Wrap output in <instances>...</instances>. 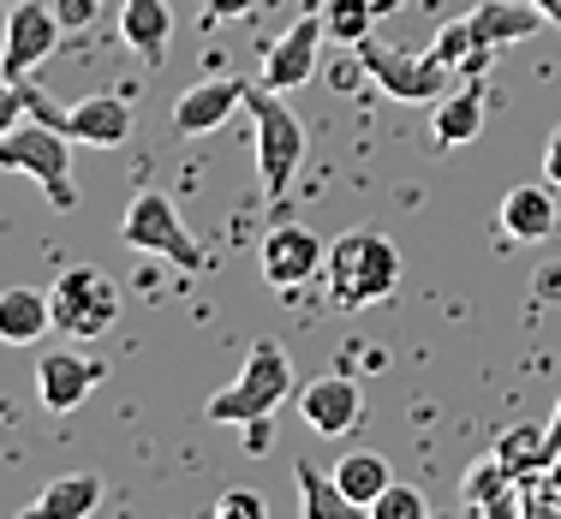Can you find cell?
I'll use <instances>...</instances> for the list:
<instances>
[{"mask_svg":"<svg viewBox=\"0 0 561 519\" xmlns=\"http://www.w3.org/2000/svg\"><path fill=\"white\" fill-rule=\"evenodd\" d=\"M299 418L317 436H353L358 418H365V394H358L353 377H311L299 389Z\"/></svg>","mask_w":561,"mask_h":519,"instance_id":"12","label":"cell"},{"mask_svg":"<svg viewBox=\"0 0 561 519\" xmlns=\"http://www.w3.org/2000/svg\"><path fill=\"white\" fill-rule=\"evenodd\" d=\"M329 472H335V484L346 489V501H353L358 514H370V501H377L382 489L394 484V465L382 460V454H370V448H358V454L335 460V465H329Z\"/></svg>","mask_w":561,"mask_h":519,"instance_id":"23","label":"cell"},{"mask_svg":"<svg viewBox=\"0 0 561 519\" xmlns=\"http://www.w3.org/2000/svg\"><path fill=\"white\" fill-rule=\"evenodd\" d=\"M233 108H245V78H204V84L180 90V102H173V131H180V138H204V131L227 126Z\"/></svg>","mask_w":561,"mask_h":519,"instance_id":"14","label":"cell"},{"mask_svg":"<svg viewBox=\"0 0 561 519\" xmlns=\"http://www.w3.org/2000/svg\"><path fill=\"white\" fill-rule=\"evenodd\" d=\"M24 114H31V119H48L55 131H66L72 143H90V150H119V143L138 131L131 102L114 96V90H102V96H84V102H72V108H60V102L43 96V84H31V78H24Z\"/></svg>","mask_w":561,"mask_h":519,"instance_id":"6","label":"cell"},{"mask_svg":"<svg viewBox=\"0 0 561 519\" xmlns=\"http://www.w3.org/2000/svg\"><path fill=\"white\" fill-rule=\"evenodd\" d=\"M370 519H431V501H424V489H412V484H389L377 501H370Z\"/></svg>","mask_w":561,"mask_h":519,"instance_id":"26","label":"cell"},{"mask_svg":"<svg viewBox=\"0 0 561 519\" xmlns=\"http://www.w3.org/2000/svg\"><path fill=\"white\" fill-rule=\"evenodd\" d=\"M48 328H55L48 292H36V287H7L0 292V341L7 346H36Z\"/></svg>","mask_w":561,"mask_h":519,"instance_id":"20","label":"cell"},{"mask_svg":"<svg viewBox=\"0 0 561 519\" xmlns=\"http://www.w3.org/2000/svg\"><path fill=\"white\" fill-rule=\"evenodd\" d=\"M496 454H502V465L514 477H543V472H556V460H561V448L550 442V424H514V430L496 442Z\"/></svg>","mask_w":561,"mask_h":519,"instance_id":"22","label":"cell"},{"mask_svg":"<svg viewBox=\"0 0 561 519\" xmlns=\"http://www.w3.org/2000/svg\"><path fill=\"white\" fill-rule=\"evenodd\" d=\"M550 442L561 448V401H556V412H550Z\"/></svg>","mask_w":561,"mask_h":519,"instance_id":"33","label":"cell"},{"mask_svg":"<svg viewBox=\"0 0 561 519\" xmlns=\"http://www.w3.org/2000/svg\"><path fill=\"white\" fill-rule=\"evenodd\" d=\"M543 180L561 185V126L550 131V143H543Z\"/></svg>","mask_w":561,"mask_h":519,"instance_id":"31","label":"cell"},{"mask_svg":"<svg viewBox=\"0 0 561 519\" xmlns=\"http://www.w3.org/2000/svg\"><path fill=\"white\" fill-rule=\"evenodd\" d=\"M293 477H299V514L305 519H358V508L346 501V489L335 484V472L299 460V465H293Z\"/></svg>","mask_w":561,"mask_h":519,"instance_id":"24","label":"cell"},{"mask_svg":"<svg viewBox=\"0 0 561 519\" xmlns=\"http://www.w3.org/2000/svg\"><path fill=\"white\" fill-rule=\"evenodd\" d=\"M323 257H329L323 239L311 228H299V221H275L257 245V269L275 292H299L305 281H317V275H323Z\"/></svg>","mask_w":561,"mask_h":519,"instance_id":"9","label":"cell"},{"mask_svg":"<svg viewBox=\"0 0 561 519\" xmlns=\"http://www.w3.org/2000/svg\"><path fill=\"white\" fill-rule=\"evenodd\" d=\"M119 43L144 66H162L173 43V12L168 0H119Z\"/></svg>","mask_w":561,"mask_h":519,"instance_id":"17","label":"cell"},{"mask_svg":"<svg viewBox=\"0 0 561 519\" xmlns=\"http://www.w3.org/2000/svg\"><path fill=\"white\" fill-rule=\"evenodd\" d=\"M263 514H270V501L257 489H227V496H216V519H263Z\"/></svg>","mask_w":561,"mask_h":519,"instance_id":"27","label":"cell"},{"mask_svg":"<svg viewBox=\"0 0 561 519\" xmlns=\"http://www.w3.org/2000/svg\"><path fill=\"white\" fill-rule=\"evenodd\" d=\"M19 119H24V78H12L7 66H0V138H7Z\"/></svg>","mask_w":561,"mask_h":519,"instance_id":"28","label":"cell"},{"mask_svg":"<svg viewBox=\"0 0 561 519\" xmlns=\"http://www.w3.org/2000/svg\"><path fill=\"white\" fill-rule=\"evenodd\" d=\"M60 12L43 7V0H19V7H7V36H0V66H7L12 78H31L36 66L60 48Z\"/></svg>","mask_w":561,"mask_h":519,"instance_id":"10","label":"cell"},{"mask_svg":"<svg viewBox=\"0 0 561 519\" xmlns=\"http://www.w3.org/2000/svg\"><path fill=\"white\" fill-rule=\"evenodd\" d=\"M0 173H31V180L43 185V197L60 209V216H72V209H78L72 138H66V131H55L48 119H31V114H24L19 126L0 138Z\"/></svg>","mask_w":561,"mask_h":519,"instance_id":"4","label":"cell"},{"mask_svg":"<svg viewBox=\"0 0 561 519\" xmlns=\"http://www.w3.org/2000/svg\"><path fill=\"white\" fill-rule=\"evenodd\" d=\"M48 304H55V328L72 341H96L119 323V287L96 269V263L60 269V281L48 287Z\"/></svg>","mask_w":561,"mask_h":519,"instance_id":"8","label":"cell"},{"mask_svg":"<svg viewBox=\"0 0 561 519\" xmlns=\"http://www.w3.org/2000/svg\"><path fill=\"white\" fill-rule=\"evenodd\" d=\"M7 7H19V0H0V12H7Z\"/></svg>","mask_w":561,"mask_h":519,"instance_id":"35","label":"cell"},{"mask_svg":"<svg viewBox=\"0 0 561 519\" xmlns=\"http://www.w3.org/2000/svg\"><path fill=\"white\" fill-rule=\"evenodd\" d=\"M531 7H538L543 19H550V24H561V0H531Z\"/></svg>","mask_w":561,"mask_h":519,"instance_id":"32","label":"cell"},{"mask_svg":"<svg viewBox=\"0 0 561 519\" xmlns=\"http://www.w3.org/2000/svg\"><path fill=\"white\" fill-rule=\"evenodd\" d=\"M502 233L514 239V245H543V239L556 233V192H550V180H543V185H514V192L502 197Z\"/></svg>","mask_w":561,"mask_h":519,"instance_id":"19","label":"cell"},{"mask_svg":"<svg viewBox=\"0 0 561 519\" xmlns=\"http://www.w3.org/2000/svg\"><path fill=\"white\" fill-rule=\"evenodd\" d=\"M377 12H382V0H323V31H329V43L358 48L370 31H377Z\"/></svg>","mask_w":561,"mask_h":519,"instance_id":"25","label":"cell"},{"mask_svg":"<svg viewBox=\"0 0 561 519\" xmlns=\"http://www.w3.org/2000/svg\"><path fill=\"white\" fill-rule=\"evenodd\" d=\"M245 114H251V131H257V185L270 204L293 192V173L305 162V126L299 114L287 108V96H280L275 84H245Z\"/></svg>","mask_w":561,"mask_h":519,"instance_id":"3","label":"cell"},{"mask_svg":"<svg viewBox=\"0 0 561 519\" xmlns=\"http://www.w3.org/2000/svg\"><path fill=\"white\" fill-rule=\"evenodd\" d=\"M257 7H263V0H204L209 24H216V19H251Z\"/></svg>","mask_w":561,"mask_h":519,"instance_id":"30","label":"cell"},{"mask_svg":"<svg viewBox=\"0 0 561 519\" xmlns=\"http://www.w3.org/2000/svg\"><path fill=\"white\" fill-rule=\"evenodd\" d=\"M119 239H126L131 251H144V257H168L173 269H185V275L209 269V251L197 245V233L180 221V209H173L168 192H138L131 197L126 216H119Z\"/></svg>","mask_w":561,"mask_h":519,"instance_id":"5","label":"cell"},{"mask_svg":"<svg viewBox=\"0 0 561 519\" xmlns=\"http://www.w3.org/2000/svg\"><path fill=\"white\" fill-rule=\"evenodd\" d=\"M466 24H472V36L490 48V55H502V48H514V43H526V36H538L550 19H543L531 0H478V7L466 12Z\"/></svg>","mask_w":561,"mask_h":519,"instance_id":"16","label":"cell"},{"mask_svg":"<svg viewBox=\"0 0 561 519\" xmlns=\"http://www.w3.org/2000/svg\"><path fill=\"white\" fill-rule=\"evenodd\" d=\"M466 514L478 519H526V477H514L502 454H484L466 472Z\"/></svg>","mask_w":561,"mask_h":519,"instance_id":"15","label":"cell"},{"mask_svg":"<svg viewBox=\"0 0 561 519\" xmlns=\"http://www.w3.org/2000/svg\"><path fill=\"white\" fill-rule=\"evenodd\" d=\"M484 108H490L484 84H478V78H460V84H454L448 96L436 102V114H431L436 143H443V150H460V143H472L478 131H484Z\"/></svg>","mask_w":561,"mask_h":519,"instance_id":"18","label":"cell"},{"mask_svg":"<svg viewBox=\"0 0 561 519\" xmlns=\"http://www.w3.org/2000/svg\"><path fill=\"white\" fill-rule=\"evenodd\" d=\"M400 287V251L377 228H346L323 257V292L335 311H370V304L394 299Z\"/></svg>","mask_w":561,"mask_h":519,"instance_id":"1","label":"cell"},{"mask_svg":"<svg viewBox=\"0 0 561 519\" xmlns=\"http://www.w3.org/2000/svg\"><path fill=\"white\" fill-rule=\"evenodd\" d=\"M358 66H365V78L382 90V96H394V102H443L454 84H460V72H454L448 60H436L431 48L424 55H407V48H389V43H377V31L365 36V43L353 48Z\"/></svg>","mask_w":561,"mask_h":519,"instance_id":"7","label":"cell"},{"mask_svg":"<svg viewBox=\"0 0 561 519\" xmlns=\"http://www.w3.org/2000/svg\"><path fill=\"white\" fill-rule=\"evenodd\" d=\"M323 12H305L299 24H287V31L275 36L270 48H263V84L275 90H299L317 78V55H323Z\"/></svg>","mask_w":561,"mask_h":519,"instance_id":"11","label":"cell"},{"mask_svg":"<svg viewBox=\"0 0 561 519\" xmlns=\"http://www.w3.org/2000/svg\"><path fill=\"white\" fill-rule=\"evenodd\" d=\"M102 377H108V370H102L96 358H84V353H43L36 358V394H43V406L60 412V418L84 406Z\"/></svg>","mask_w":561,"mask_h":519,"instance_id":"13","label":"cell"},{"mask_svg":"<svg viewBox=\"0 0 561 519\" xmlns=\"http://www.w3.org/2000/svg\"><path fill=\"white\" fill-rule=\"evenodd\" d=\"M293 401V358L280 353L275 341H257L245 353V365H239V377L227 382L221 394H209V406H204V418L209 424H263V418H275L280 406Z\"/></svg>","mask_w":561,"mask_h":519,"instance_id":"2","label":"cell"},{"mask_svg":"<svg viewBox=\"0 0 561 519\" xmlns=\"http://www.w3.org/2000/svg\"><path fill=\"white\" fill-rule=\"evenodd\" d=\"M12 418V401H0V424H7Z\"/></svg>","mask_w":561,"mask_h":519,"instance_id":"34","label":"cell"},{"mask_svg":"<svg viewBox=\"0 0 561 519\" xmlns=\"http://www.w3.org/2000/svg\"><path fill=\"white\" fill-rule=\"evenodd\" d=\"M96 508H102V477L96 472H66L24 508V519H84Z\"/></svg>","mask_w":561,"mask_h":519,"instance_id":"21","label":"cell"},{"mask_svg":"<svg viewBox=\"0 0 561 519\" xmlns=\"http://www.w3.org/2000/svg\"><path fill=\"white\" fill-rule=\"evenodd\" d=\"M96 7H102V0H55V12H60L66 31H84V24L96 19Z\"/></svg>","mask_w":561,"mask_h":519,"instance_id":"29","label":"cell"},{"mask_svg":"<svg viewBox=\"0 0 561 519\" xmlns=\"http://www.w3.org/2000/svg\"><path fill=\"white\" fill-rule=\"evenodd\" d=\"M556 472H561V460H556Z\"/></svg>","mask_w":561,"mask_h":519,"instance_id":"36","label":"cell"}]
</instances>
